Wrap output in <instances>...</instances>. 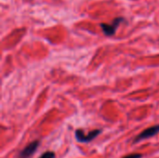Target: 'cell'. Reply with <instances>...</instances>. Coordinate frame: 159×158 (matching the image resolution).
<instances>
[{"label": "cell", "instance_id": "cell-1", "mask_svg": "<svg viewBox=\"0 0 159 158\" xmlns=\"http://www.w3.org/2000/svg\"><path fill=\"white\" fill-rule=\"evenodd\" d=\"M102 133V129H95L88 134H85L84 130L82 129H76L75 132V136L77 142H82V143H88L91 141H93L96 137H98Z\"/></svg>", "mask_w": 159, "mask_h": 158}, {"label": "cell", "instance_id": "cell-2", "mask_svg": "<svg viewBox=\"0 0 159 158\" xmlns=\"http://www.w3.org/2000/svg\"><path fill=\"white\" fill-rule=\"evenodd\" d=\"M159 133V125L157 126H153L151 128H148L146 129H144L143 131H142L139 135H137L134 140H133V143H138L143 140H146V139H149V138H152L154 136H156L157 134Z\"/></svg>", "mask_w": 159, "mask_h": 158}, {"label": "cell", "instance_id": "cell-3", "mask_svg": "<svg viewBox=\"0 0 159 158\" xmlns=\"http://www.w3.org/2000/svg\"><path fill=\"white\" fill-rule=\"evenodd\" d=\"M40 145V141L39 140H35L32 142H30L29 144H27L25 146V148L20 153L19 158H30L31 156H34V154L36 152V150L38 149Z\"/></svg>", "mask_w": 159, "mask_h": 158}, {"label": "cell", "instance_id": "cell-4", "mask_svg": "<svg viewBox=\"0 0 159 158\" xmlns=\"http://www.w3.org/2000/svg\"><path fill=\"white\" fill-rule=\"evenodd\" d=\"M123 20H124V18H117L111 24L101 23V27L102 28V31H103V33L106 35H113L116 33V28L118 27V25L120 24V22L123 21Z\"/></svg>", "mask_w": 159, "mask_h": 158}, {"label": "cell", "instance_id": "cell-5", "mask_svg": "<svg viewBox=\"0 0 159 158\" xmlns=\"http://www.w3.org/2000/svg\"><path fill=\"white\" fill-rule=\"evenodd\" d=\"M55 153L52 152V151H48V152H45L41 155V156L39 158H55Z\"/></svg>", "mask_w": 159, "mask_h": 158}, {"label": "cell", "instance_id": "cell-6", "mask_svg": "<svg viewBox=\"0 0 159 158\" xmlns=\"http://www.w3.org/2000/svg\"><path fill=\"white\" fill-rule=\"evenodd\" d=\"M143 156L141 154H130V155H128L122 158H142Z\"/></svg>", "mask_w": 159, "mask_h": 158}]
</instances>
